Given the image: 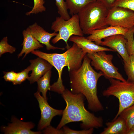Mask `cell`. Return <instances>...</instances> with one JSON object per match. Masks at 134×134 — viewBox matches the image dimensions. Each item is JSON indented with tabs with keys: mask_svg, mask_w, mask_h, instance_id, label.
Segmentation results:
<instances>
[{
	"mask_svg": "<svg viewBox=\"0 0 134 134\" xmlns=\"http://www.w3.org/2000/svg\"><path fill=\"white\" fill-rule=\"evenodd\" d=\"M91 62L86 54L80 67L69 71L70 91L73 94L83 95L87 100L88 108L97 112L103 109L98 96L97 84L104 74L101 71H95L91 66Z\"/></svg>",
	"mask_w": 134,
	"mask_h": 134,
	"instance_id": "6da1fadb",
	"label": "cell"
},
{
	"mask_svg": "<svg viewBox=\"0 0 134 134\" xmlns=\"http://www.w3.org/2000/svg\"><path fill=\"white\" fill-rule=\"evenodd\" d=\"M61 94L66 105L57 129H60L67 124L76 122H81V127L85 129H98L103 126L102 118L96 116L85 108V97L83 95L73 94L67 89H65Z\"/></svg>",
	"mask_w": 134,
	"mask_h": 134,
	"instance_id": "7a4b0ae2",
	"label": "cell"
},
{
	"mask_svg": "<svg viewBox=\"0 0 134 134\" xmlns=\"http://www.w3.org/2000/svg\"><path fill=\"white\" fill-rule=\"evenodd\" d=\"M31 53L47 61L57 70L58 78L56 82L51 85L49 90L61 94L65 89L62 79L63 68L67 67L69 72L78 69L81 66L83 58L87 54L74 43L62 54L48 53L34 50Z\"/></svg>",
	"mask_w": 134,
	"mask_h": 134,
	"instance_id": "3957f363",
	"label": "cell"
},
{
	"mask_svg": "<svg viewBox=\"0 0 134 134\" xmlns=\"http://www.w3.org/2000/svg\"><path fill=\"white\" fill-rule=\"evenodd\" d=\"M108 10L102 3L97 0L82 9L77 14L84 34L89 35L93 31L108 26L106 22Z\"/></svg>",
	"mask_w": 134,
	"mask_h": 134,
	"instance_id": "277c9868",
	"label": "cell"
},
{
	"mask_svg": "<svg viewBox=\"0 0 134 134\" xmlns=\"http://www.w3.org/2000/svg\"><path fill=\"white\" fill-rule=\"evenodd\" d=\"M109 80L110 85L103 92L102 95L106 97L113 96L119 102L118 110L113 120L124 109L134 104V83L113 78Z\"/></svg>",
	"mask_w": 134,
	"mask_h": 134,
	"instance_id": "5b68a950",
	"label": "cell"
},
{
	"mask_svg": "<svg viewBox=\"0 0 134 134\" xmlns=\"http://www.w3.org/2000/svg\"><path fill=\"white\" fill-rule=\"evenodd\" d=\"M51 29L56 33L58 32L52 39V42L55 44L60 40H63L66 43L67 49L70 47L67 42L71 36L73 35L83 36L84 35L80 26L77 14L72 16L67 20L60 16L56 17L52 23Z\"/></svg>",
	"mask_w": 134,
	"mask_h": 134,
	"instance_id": "8992f818",
	"label": "cell"
},
{
	"mask_svg": "<svg viewBox=\"0 0 134 134\" xmlns=\"http://www.w3.org/2000/svg\"><path fill=\"white\" fill-rule=\"evenodd\" d=\"M87 55L91 59V64L97 70H100L107 78H113L122 81L126 80L118 71L112 62L113 56L107 54L104 51L92 53H87Z\"/></svg>",
	"mask_w": 134,
	"mask_h": 134,
	"instance_id": "52a82bcc",
	"label": "cell"
},
{
	"mask_svg": "<svg viewBox=\"0 0 134 134\" xmlns=\"http://www.w3.org/2000/svg\"><path fill=\"white\" fill-rule=\"evenodd\" d=\"M106 22L109 26L129 29L134 26V12L127 8L114 6L108 9Z\"/></svg>",
	"mask_w": 134,
	"mask_h": 134,
	"instance_id": "ba28073f",
	"label": "cell"
},
{
	"mask_svg": "<svg viewBox=\"0 0 134 134\" xmlns=\"http://www.w3.org/2000/svg\"><path fill=\"white\" fill-rule=\"evenodd\" d=\"M34 96L38 101L41 112L40 119L38 126V130H41L50 126L53 117L62 115L63 110L56 109L50 106L47 100L41 95L38 91L34 94Z\"/></svg>",
	"mask_w": 134,
	"mask_h": 134,
	"instance_id": "9c48e42d",
	"label": "cell"
},
{
	"mask_svg": "<svg viewBox=\"0 0 134 134\" xmlns=\"http://www.w3.org/2000/svg\"><path fill=\"white\" fill-rule=\"evenodd\" d=\"M99 43L98 45L108 47L117 52L121 56L124 62H127L129 56L126 49L127 40L125 36L122 34H117L104 38Z\"/></svg>",
	"mask_w": 134,
	"mask_h": 134,
	"instance_id": "30bf717a",
	"label": "cell"
},
{
	"mask_svg": "<svg viewBox=\"0 0 134 134\" xmlns=\"http://www.w3.org/2000/svg\"><path fill=\"white\" fill-rule=\"evenodd\" d=\"M34 124L31 122H24L16 118L12 117L11 123L8 126L1 127V131L6 134H40V131H34L31 129L34 128Z\"/></svg>",
	"mask_w": 134,
	"mask_h": 134,
	"instance_id": "8fae6325",
	"label": "cell"
},
{
	"mask_svg": "<svg viewBox=\"0 0 134 134\" xmlns=\"http://www.w3.org/2000/svg\"><path fill=\"white\" fill-rule=\"evenodd\" d=\"M128 29L119 26H109L105 28L96 30L91 32L86 37L98 45L102 39L117 34L125 35Z\"/></svg>",
	"mask_w": 134,
	"mask_h": 134,
	"instance_id": "7c38bea8",
	"label": "cell"
},
{
	"mask_svg": "<svg viewBox=\"0 0 134 134\" xmlns=\"http://www.w3.org/2000/svg\"><path fill=\"white\" fill-rule=\"evenodd\" d=\"M32 72L27 79L30 84L37 81L45 73L51 70L53 66L45 60L40 57L30 61Z\"/></svg>",
	"mask_w": 134,
	"mask_h": 134,
	"instance_id": "4fadbf2b",
	"label": "cell"
},
{
	"mask_svg": "<svg viewBox=\"0 0 134 134\" xmlns=\"http://www.w3.org/2000/svg\"><path fill=\"white\" fill-rule=\"evenodd\" d=\"M31 33L34 37L40 43L45 45L46 49L48 50L51 49H60L64 50V48L54 46L51 45L50 42L51 38L56 36L58 33L54 32L50 33L45 30L43 28L35 23L29 27Z\"/></svg>",
	"mask_w": 134,
	"mask_h": 134,
	"instance_id": "5bb4252c",
	"label": "cell"
},
{
	"mask_svg": "<svg viewBox=\"0 0 134 134\" xmlns=\"http://www.w3.org/2000/svg\"><path fill=\"white\" fill-rule=\"evenodd\" d=\"M69 40L76 44L87 54L102 51H114L110 48L98 45L83 36L72 35L70 38Z\"/></svg>",
	"mask_w": 134,
	"mask_h": 134,
	"instance_id": "9a60e30c",
	"label": "cell"
},
{
	"mask_svg": "<svg viewBox=\"0 0 134 134\" xmlns=\"http://www.w3.org/2000/svg\"><path fill=\"white\" fill-rule=\"evenodd\" d=\"M22 34L23 36V41L22 44L23 48L21 51L18 55V58L25 53L23 59L30 52L35 49L42 48L43 46L33 36L29 27L26 30H24Z\"/></svg>",
	"mask_w": 134,
	"mask_h": 134,
	"instance_id": "2e32d148",
	"label": "cell"
},
{
	"mask_svg": "<svg viewBox=\"0 0 134 134\" xmlns=\"http://www.w3.org/2000/svg\"><path fill=\"white\" fill-rule=\"evenodd\" d=\"M111 122H107L101 134H127L128 130L124 120L120 116Z\"/></svg>",
	"mask_w": 134,
	"mask_h": 134,
	"instance_id": "e0dca14e",
	"label": "cell"
},
{
	"mask_svg": "<svg viewBox=\"0 0 134 134\" xmlns=\"http://www.w3.org/2000/svg\"><path fill=\"white\" fill-rule=\"evenodd\" d=\"M96 0H66V5L72 15L78 14L84 7Z\"/></svg>",
	"mask_w": 134,
	"mask_h": 134,
	"instance_id": "ac0fdd59",
	"label": "cell"
},
{
	"mask_svg": "<svg viewBox=\"0 0 134 134\" xmlns=\"http://www.w3.org/2000/svg\"><path fill=\"white\" fill-rule=\"evenodd\" d=\"M51 73V70H49L37 81L38 91L41 92L42 96L47 100V93L48 90H49L51 86L50 85V81Z\"/></svg>",
	"mask_w": 134,
	"mask_h": 134,
	"instance_id": "d6986e66",
	"label": "cell"
},
{
	"mask_svg": "<svg viewBox=\"0 0 134 134\" xmlns=\"http://www.w3.org/2000/svg\"><path fill=\"white\" fill-rule=\"evenodd\" d=\"M119 116L125 121L128 132L134 125V104L124 109Z\"/></svg>",
	"mask_w": 134,
	"mask_h": 134,
	"instance_id": "ffe728a7",
	"label": "cell"
},
{
	"mask_svg": "<svg viewBox=\"0 0 134 134\" xmlns=\"http://www.w3.org/2000/svg\"><path fill=\"white\" fill-rule=\"evenodd\" d=\"M124 63L125 70L128 76L127 81L134 83V56H130L128 61Z\"/></svg>",
	"mask_w": 134,
	"mask_h": 134,
	"instance_id": "44dd1931",
	"label": "cell"
},
{
	"mask_svg": "<svg viewBox=\"0 0 134 134\" xmlns=\"http://www.w3.org/2000/svg\"><path fill=\"white\" fill-rule=\"evenodd\" d=\"M134 26L128 29L124 35L127 42L126 48L127 52L130 56H134Z\"/></svg>",
	"mask_w": 134,
	"mask_h": 134,
	"instance_id": "7402d4cb",
	"label": "cell"
},
{
	"mask_svg": "<svg viewBox=\"0 0 134 134\" xmlns=\"http://www.w3.org/2000/svg\"><path fill=\"white\" fill-rule=\"evenodd\" d=\"M58 13L60 16L65 20L70 18L68 13L66 3L64 0H55Z\"/></svg>",
	"mask_w": 134,
	"mask_h": 134,
	"instance_id": "603a6c76",
	"label": "cell"
},
{
	"mask_svg": "<svg viewBox=\"0 0 134 134\" xmlns=\"http://www.w3.org/2000/svg\"><path fill=\"white\" fill-rule=\"evenodd\" d=\"M7 37H4L0 42V56L5 53L9 52L12 53L15 52L16 48L9 44L7 42Z\"/></svg>",
	"mask_w": 134,
	"mask_h": 134,
	"instance_id": "cb8c5ba5",
	"label": "cell"
},
{
	"mask_svg": "<svg viewBox=\"0 0 134 134\" xmlns=\"http://www.w3.org/2000/svg\"><path fill=\"white\" fill-rule=\"evenodd\" d=\"M34 5L32 10L26 13L27 15H30L31 14H36L39 12L45 11L46 9L44 6L45 0H33Z\"/></svg>",
	"mask_w": 134,
	"mask_h": 134,
	"instance_id": "d4e9b609",
	"label": "cell"
},
{
	"mask_svg": "<svg viewBox=\"0 0 134 134\" xmlns=\"http://www.w3.org/2000/svg\"><path fill=\"white\" fill-rule=\"evenodd\" d=\"M31 70H32V68L30 65L24 70L17 73L16 79L15 81L13 82V84L14 85L20 84L27 79L29 77L28 73Z\"/></svg>",
	"mask_w": 134,
	"mask_h": 134,
	"instance_id": "484cf974",
	"label": "cell"
},
{
	"mask_svg": "<svg viewBox=\"0 0 134 134\" xmlns=\"http://www.w3.org/2000/svg\"><path fill=\"white\" fill-rule=\"evenodd\" d=\"M114 6L127 8L134 12V0H116Z\"/></svg>",
	"mask_w": 134,
	"mask_h": 134,
	"instance_id": "4316f807",
	"label": "cell"
},
{
	"mask_svg": "<svg viewBox=\"0 0 134 134\" xmlns=\"http://www.w3.org/2000/svg\"><path fill=\"white\" fill-rule=\"evenodd\" d=\"M94 128L85 129L81 131H77L72 130L68 127L64 126L63 130L64 134H91L93 132Z\"/></svg>",
	"mask_w": 134,
	"mask_h": 134,
	"instance_id": "83f0119b",
	"label": "cell"
},
{
	"mask_svg": "<svg viewBox=\"0 0 134 134\" xmlns=\"http://www.w3.org/2000/svg\"><path fill=\"white\" fill-rule=\"evenodd\" d=\"M17 75V73L13 71L5 72L3 78L6 81L11 82L12 83L15 80Z\"/></svg>",
	"mask_w": 134,
	"mask_h": 134,
	"instance_id": "f1b7e54d",
	"label": "cell"
},
{
	"mask_svg": "<svg viewBox=\"0 0 134 134\" xmlns=\"http://www.w3.org/2000/svg\"><path fill=\"white\" fill-rule=\"evenodd\" d=\"M43 133L44 134H64L63 129H55L50 125L44 129Z\"/></svg>",
	"mask_w": 134,
	"mask_h": 134,
	"instance_id": "f546056e",
	"label": "cell"
},
{
	"mask_svg": "<svg viewBox=\"0 0 134 134\" xmlns=\"http://www.w3.org/2000/svg\"><path fill=\"white\" fill-rule=\"evenodd\" d=\"M102 3L108 9L112 8L114 5L116 0H96Z\"/></svg>",
	"mask_w": 134,
	"mask_h": 134,
	"instance_id": "4dcf8cb0",
	"label": "cell"
},
{
	"mask_svg": "<svg viewBox=\"0 0 134 134\" xmlns=\"http://www.w3.org/2000/svg\"><path fill=\"white\" fill-rule=\"evenodd\" d=\"M127 134H134V131L131 129L128 131Z\"/></svg>",
	"mask_w": 134,
	"mask_h": 134,
	"instance_id": "1f68e13d",
	"label": "cell"
},
{
	"mask_svg": "<svg viewBox=\"0 0 134 134\" xmlns=\"http://www.w3.org/2000/svg\"><path fill=\"white\" fill-rule=\"evenodd\" d=\"M131 129H132L134 131V125L132 127Z\"/></svg>",
	"mask_w": 134,
	"mask_h": 134,
	"instance_id": "d6a6232c",
	"label": "cell"
}]
</instances>
